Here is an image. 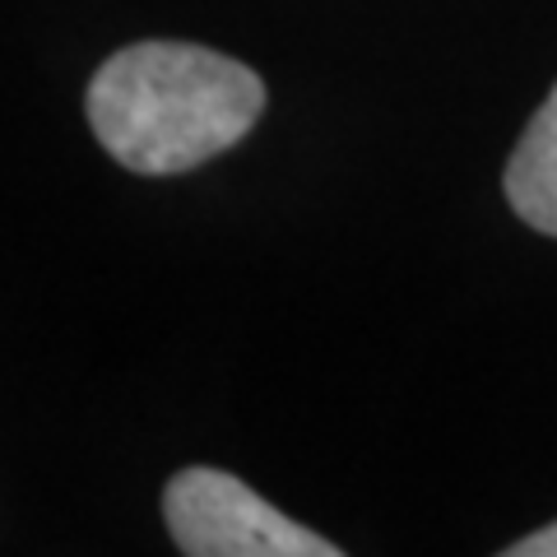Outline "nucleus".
<instances>
[{
    "label": "nucleus",
    "instance_id": "nucleus-4",
    "mask_svg": "<svg viewBox=\"0 0 557 557\" xmlns=\"http://www.w3.org/2000/svg\"><path fill=\"white\" fill-rule=\"evenodd\" d=\"M507 553H511V557H557V525L539 530V534H530V539H520V544H511Z\"/></svg>",
    "mask_w": 557,
    "mask_h": 557
},
{
    "label": "nucleus",
    "instance_id": "nucleus-3",
    "mask_svg": "<svg viewBox=\"0 0 557 557\" xmlns=\"http://www.w3.org/2000/svg\"><path fill=\"white\" fill-rule=\"evenodd\" d=\"M507 200L534 233L557 237V89L530 116L516 153L507 159Z\"/></svg>",
    "mask_w": 557,
    "mask_h": 557
},
{
    "label": "nucleus",
    "instance_id": "nucleus-1",
    "mask_svg": "<svg viewBox=\"0 0 557 557\" xmlns=\"http://www.w3.org/2000/svg\"><path fill=\"white\" fill-rule=\"evenodd\" d=\"M84 108L121 168L172 177L233 149L265 112V84L196 42H135L102 61Z\"/></svg>",
    "mask_w": 557,
    "mask_h": 557
},
{
    "label": "nucleus",
    "instance_id": "nucleus-2",
    "mask_svg": "<svg viewBox=\"0 0 557 557\" xmlns=\"http://www.w3.org/2000/svg\"><path fill=\"white\" fill-rule=\"evenodd\" d=\"M163 520L186 557H339L317 530L288 520L223 469H182L163 493Z\"/></svg>",
    "mask_w": 557,
    "mask_h": 557
}]
</instances>
